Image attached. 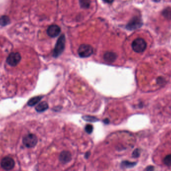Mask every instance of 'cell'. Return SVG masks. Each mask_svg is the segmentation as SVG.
<instances>
[{"label":"cell","mask_w":171,"mask_h":171,"mask_svg":"<svg viewBox=\"0 0 171 171\" xmlns=\"http://www.w3.org/2000/svg\"><path fill=\"white\" fill-rule=\"evenodd\" d=\"M38 142V137L35 134L30 132L21 131L16 143V149L18 155L21 156L23 152L35 147Z\"/></svg>","instance_id":"1"},{"label":"cell","mask_w":171,"mask_h":171,"mask_svg":"<svg viewBox=\"0 0 171 171\" xmlns=\"http://www.w3.org/2000/svg\"><path fill=\"white\" fill-rule=\"evenodd\" d=\"M17 160L12 155H7L0 159V170L12 171L17 169Z\"/></svg>","instance_id":"2"},{"label":"cell","mask_w":171,"mask_h":171,"mask_svg":"<svg viewBox=\"0 0 171 171\" xmlns=\"http://www.w3.org/2000/svg\"><path fill=\"white\" fill-rule=\"evenodd\" d=\"M147 46L146 42L142 38L136 39L132 44V49L136 53H142L146 50Z\"/></svg>","instance_id":"3"},{"label":"cell","mask_w":171,"mask_h":171,"mask_svg":"<svg viewBox=\"0 0 171 171\" xmlns=\"http://www.w3.org/2000/svg\"><path fill=\"white\" fill-rule=\"evenodd\" d=\"M65 38L64 35H62L59 37L56 44L55 46V49L54 50L53 56L57 57L61 54L65 48Z\"/></svg>","instance_id":"4"},{"label":"cell","mask_w":171,"mask_h":171,"mask_svg":"<svg viewBox=\"0 0 171 171\" xmlns=\"http://www.w3.org/2000/svg\"><path fill=\"white\" fill-rule=\"evenodd\" d=\"M21 55L18 52H13L9 55L7 59V63L11 66L15 67L18 65L21 60Z\"/></svg>","instance_id":"5"},{"label":"cell","mask_w":171,"mask_h":171,"mask_svg":"<svg viewBox=\"0 0 171 171\" xmlns=\"http://www.w3.org/2000/svg\"><path fill=\"white\" fill-rule=\"evenodd\" d=\"M78 54L81 57H88L93 53V48L89 45H81L78 49Z\"/></svg>","instance_id":"6"},{"label":"cell","mask_w":171,"mask_h":171,"mask_svg":"<svg viewBox=\"0 0 171 171\" xmlns=\"http://www.w3.org/2000/svg\"><path fill=\"white\" fill-rule=\"evenodd\" d=\"M142 25V20L140 19V18L138 17H135L129 22L126 27L128 30H133L140 28Z\"/></svg>","instance_id":"7"},{"label":"cell","mask_w":171,"mask_h":171,"mask_svg":"<svg viewBox=\"0 0 171 171\" xmlns=\"http://www.w3.org/2000/svg\"><path fill=\"white\" fill-rule=\"evenodd\" d=\"M61 32V29L58 26L56 25H51L48 28L47 34L50 37H56L59 35Z\"/></svg>","instance_id":"8"},{"label":"cell","mask_w":171,"mask_h":171,"mask_svg":"<svg viewBox=\"0 0 171 171\" xmlns=\"http://www.w3.org/2000/svg\"><path fill=\"white\" fill-rule=\"evenodd\" d=\"M72 159V155L69 151H63L59 156V160L63 164L69 162Z\"/></svg>","instance_id":"9"},{"label":"cell","mask_w":171,"mask_h":171,"mask_svg":"<svg viewBox=\"0 0 171 171\" xmlns=\"http://www.w3.org/2000/svg\"><path fill=\"white\" fill-rule=\"evenodd\" d=\"M117 57L116 54L111 52H107L104 55V59L109 63L114 62L116 60Z\"/></svg>","instance_id":"10"},{"label":"cell","mask_w":171,"mask_h":171,"mask_svg":"<svg viewBox=\"0 0 171 171\" xmlns=\"http://www.w3.org/2000/svg\"><path fill=\"white\" fill-rule=\"evenodd\" d=\"M49 108L48 103L46 102H43L39 103L37 107L36 108V109L37 111L42 112L46 111Z\"/></svg>","instance_id":"11"},{"label":"cell","mask_w":171,"mask_h":171,"mask_svg":"<svg viewBox=\"0 0 171 171\" xmlns=\"http://www.w3.org/2000/svg\"><path fill=\"white\" fill-rule=\"evenodd\" d=\"M79 3L80 6L84 9H87L89 8L91 4L90 0H80Z\"/></svg>","instance_id":"12"},{"label":"cell","mask_w":171,"mask_h":171,"mask_svg":"<svg viewBox=\"0 0 171 171\" xmlns=\"http://www.w3.org/2000/svg\"><path fill=\"white\" fill-rule=\"evenodd\" d=\"M136 163L135 162H130L129 161H123L121 165L123 168H132L136 165Z\"/></svg>","instance_id":"13"},{"label":"cell","mask_w":171,"mask_h":171,"mask_svg":"<svg viewBox=\"0 0 171 171\" xmlns=\"http://www.w3.org/2000/svg\"><path fill=\"white\" fill-rule=\"evenodd\" d=\"M10 20L9 17L6 16H4L0 18V24L2 26H5L9 24Z\"/></svg>","instance_id":"14"},{"label":"cell","mask_w":171,"mask_h":171,"mask_svg":"<svg viewBox=\"0 0 171 171\" xmlns=\"http://www.w3.org/2000/svg\"><path fill=\"white\" fill-rule=\"evenodd\" d=\"M42 98V97L41 96H36L35 98H33L29 102V105H31V106H33V105H35L36 103L40 102V100Z\"/></svg>","instance_id":"15"},{"label":"cell","mask_w":171,"mask_h":171,"mask_svg":"<svg viewBox=\"0 0 171 171\" xmlns=\"http://www.w3.org/2000/svg\"><path fill=\"white\" fill-rule=\"evenodd\" d=\"M83 120L89 122H96L98 121V118L95 117H92V116H89V115H85L83 117Z\"/></svg>","instance_id":"16"},{"label":"cell","mask_w":171,"mask_h":171,"mask_svg":"<svg viewBox=\"0 0 171 171\" xmlns=\"http://www.w3.org/2000/svg\"><path fill=\"white\" fill-rule=\"evenodd\" d=\"M164 164L168 166H171V155H168L164 158Z\"/></svg>","instance_id":"17"},{"label":"cell","mask_w":171,"mask_h":171,"mask_svg":"<svg viewBox=\"0 0 171 171\" xmlns=\"http://www.w3.org/2000/svg\"><path fill=\"white\" fill-rule=\"evenodd\" d=\"M85 131L89 134H91L93 131V125L90 124H87V125H86Z\"/></svg>","instance_id":"18"},{"label":"cell","mask_w":171,"mask_h":171,"mask_svg":"<svg viewBox=\"0 0 171 171\" xmlns=\"http://www.w3.org/2000/svg\"><path fill=\"white\" fill-rule=\"evenodd\" d=\"M140 153V150H139V149H136L133 152V155H133V157L138 158L139 156Z\"/></svg>","instance_id":"19"},{"label":"cell","mask_w":171,"mask_h":171,"mask_svg":"<svg viewBox=\"0 0 171 171\" xmlns=\"http://www.w3.org/2000/svg\"><path fill=\"white\" fill-rule=\"evenodd\" d=\"M104 2L107 3H112L114 0H103Z\"/></svg>","instance_id":"20"},{"label":"cell","mask_w":171,"mask_h":171,"mask_svg":"<svg viewBox=\"0 0 171 171\" xmlns=\"http://www.w3.org/2000/svg\"><path fill=\"white\" fill-rule=\"evenodd\" d=\"M146 170H154L153 167H148L146 169Z\"/></svg>","instance_id":"21"},{"label":"cell","mask_w":171,"mask_h":171,"mask_svg":"<svg viewBox=\"0 0 171 171\" xmlns=\"http://www.w3.org/2000/svg\"><path fill=\"white\" fill-rule=\"evenodd\" d=\"M90 153H89V152H88V153H86V156H87V157H86V158H88V156H89V155H90Z\"/></svg>","instance_id":"22"},{"label":"cell","mask_w":171,"mask_h":171,"mask_svg":"<svg viewBox=\"0 0 171 171\" xmlns=\"http://www.w3.org/2000/svg\"><path fill=\"white\" fill-rule=\"evenodd\" d=\"M154 1H155V2H159V1H160V0H154Z\"/></svg>","instance_id":"23"}]
</instances>
